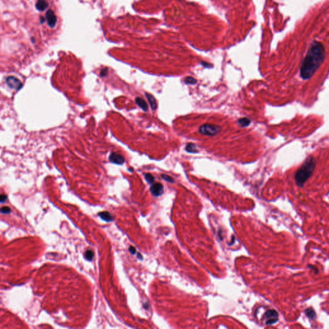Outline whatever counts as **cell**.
<instances>
[{
    "label": "cell",
    "instance_id": "1",
    "mask_svg": "<svg viewBox=\"0 0 329 329\" xmlns=\"http://www.w3.org/2000/svg\"><path fill=\"white\" fill-rule=\"evenodd\" d=\"M324 48L320 44H317L309 49L300 67V76L307 80L311 78L322 64L325 57Z\"/></svg>",
    "mask_w": 329,
    "mask_h": 329
},
{
    "label": "cell",
    "instance_id": "2",
    "mask_svg": "<svg viewBox=\"0 0 329 329\" xmlns=\"http://www.w3.org/2000/svg\"><path fill=\"white\" fill-rule=\"evenodd\" d=\"M316 166V161L313 157H309L295 174L296 185L302 187L305 182L311 176Z\"/></svg>",
    "mask_w": 329,
    "mask_h": 329
},
{
    "label": "cell",
    "instance_id": "3",
    "mask_svg": "<svg viewBox=\"0 0 329 329\" xmlns=\"http://www.w3.org/2000/svg\"><path fill=\"white\" fill-rule=\"evenodd\" d=\"M220 127L219 126L211 124H205L202 125L199 129V132L206 136H213L217 134L220 131Z\"/></svg>",
    "mask_w": 329,
    "mask_h": 329
},
{
    "label": "cell",
    "instance_id": "4",
    "mask_svg": "<svg viewBox=\"0 0 329 329\" xmlns=\"http://www.w3.org/2000/svg\"><path fill=\"white\" fill-rule=\"evenodd\" d=\"M265 317L268 320L265 322L267 325H273L278 321V313L275 310H269L265 313Z\"/></svg>",
    "mask_w": 329,
    "mask_h": 329
},
{
    "label": "cell",
    "instance_id": "5",
    "mask_svg": "<svg viewBox=\"0 0 329 329\" xmlns=\"http://www.w3.org/2000/svg\"><path fill=\"white\" fill-rule=\"evenodd\" d=\"M6 83L8 86L16 90H19L22 87L21 81L13 76H9L6 79Z\"/></svg>",
    "mask_w": 329,
    "mask_h": 329
},
{
    "label": "cell",
    "instance_id": "6",
    "mask_svg": "<svg viewBox=\"0 0 329 329\" xmlns=\"http://www.w3.org/2000/svg\"><path fill=\"white\" fill-rule=\"evenodd\" d=\"M46 19L48 22V25L53 28L55 26L57 22V17L55 14V13L51 9L49 10L46 13Z\"/></svg>",
    "mask_w": 329,
    "mask_h": 329
},
{
    "label": "cell",
    "instance_id": "7",
    "mask_svg": "<svg viewBox=\"0 0 329 329\" xmlns=\"http://www.w3.org/2000/svg\"><path fill=\"white\" fill-rule=\"evenodd\" d=\"M109 161L116 165H122L125 162L124 157L120 154L112 152L109 157Z\"/></svg>",
    "mask_w": 329,
    "mask_h": 329
},
{
    "label": "cell",
    "instance_id": "8",
    "mask_svg": "<svg viewBox=\"0 0 329 329\" xmlns=\"http://www.w3.org/2000/svg\"><path fill=\"white\" fill-rule=\"evenodd\" d=\"M151 192L154 196H160L163 192V187L160 183L153 184L151 187Z\"/></svg>",
    "mask_w": 329,
    "mask_h": 329
},
{
    "label": "cell",
    "instance_id": "9",
    "mask_svg": "<svg viewBox=\"0 0 329 329\" xmlns=\"http://www.w3.org/2000/svg\"><path fill=\"white\" fill-rule=\"evenodd\" d=\"M35 7L39 11H43L48 7V3L46 0H37Z\"/></svg>",
    "mask_w": 329,
    "mask_h": 329
},
{
    "label": "cell",
    "instance_id": "10",
    "mask_svg": "<svg viewBox=\"0 0 329 329\" xmlns=\"http://www.w3.org/2000/svg\"><path fill=\"white\" fill-rule=\"evenodd\" d=\"M145 95H146V97L147 98L148 102H149V103H150V106L152 108V109L156 110V108H157V103H156L155 98L153 97L152 94H151L149 93H145Z\"/></svg>",
    "mask_w": 329,
    "mask_h": 329
},
{
    "label": "cell",
    "instance_id": "11",
    "mask_svg": "<svg viewBox=\"0 0 329 329\" xmlns=\"http://www.w3.org/2000/svg\"><path fill=\"white\" fill-rule=\"evenodd\" d=\"M135 100H136V103H137V105L144 111H147L148 110L147 103L143 98L140 97H137L136 98V99H135Z\"/></svg>",
    "mask_w": 329,
    "mask_h": 329
},
{
    "label": "cell",
    "instance_id": "12",
    "mask_svg": "<svg viewBox=\"0 0 329 329\" xmlns=\"http://www.w3.org/2000/svg\"><path fill=\"white\" fill-rule=\"evenodd\" d=\"M98 216L102 219L107 222H110L113 220V218H112V215L110 214V213L107 212V211H102V212L98 213Z\"/></svg>",
    "mask_w": 329,
    "mask_h": 329
},
{
    "label": "cell",
    "instance_id": "13",
    "mask_svg": "<svg viewBox=\"0 0 329 329\" xmlns=\"http://www.w3.org/2000/svg\"><path fill=\"white\" fill-rule=\"evenodd\" d=\"M305 315L310 319H314L316 318V313L313 308H307L305 310Z\"/></svg>",
    "mask_w": 329,
    "mask_h": 329
},
{
    "label": "cell",
    "instance_id": "14",
    "mask_svg": "<svg viewBox=\"0 0 329 329\" xmlns=\"http://www.w3.org/2000/svg\"><path fill=\"white\" fill-rule=\"evenodd\" d=\"M185 149L188 152H191V153H196V152H197V150L196 149V145H194V144H193L192 143L187 144Z\"/></svg>",
    "mask_w": 329,
    "mask_h": 329
},
{
    "label": "cell",
    "instance_id": "15",
    "mask_svg": "<svg viewBox=\"0 0 329 329\" xmlns=\"http://www.w3.org/2000/svg\"><path fill=\"white\" fill-rule=\"evenodd\" d=\"M238 124H240L242 127H246L250 124V120L247 118H242L238 120Z\"/></svg>",
    "mask_w": 329,
    "mask_h": 329
},
{
    "label": "cell",
    "instance_id": "16",
    "mask_svg": "<svg viewBox=\"0 0 329 329\" xmlns=\"http://www.w3.org/2000/svg\"><path fill=\"white\" fill-rule=\"evenodd\" d=\"M85 258L86 259L88 260L89 261H91L93 260V256H94V253H93V251L92 250H87L86 251H85Z\"/></svg>",
    "mask_w": 329,
    "mask_h": 329
},
{
    "label": "cell",
    "instance_id": "17",
    "mask_svg": "<svg viewBox=\"0 0 329 329\" xmlns=\"http://www.w3.org/2000/svg\"><path fill=\"white\" fill-rule=\"evenodd\" d=\"M144 176H145L146 181L149 184H152V183H154V178L153 177V175L152 174H151L149 173L144 174Z\"/></svg>",
    "mask_w": 329,
    "mask_h": 329
},
{
    "label": "cell",
    "instance_id": "18",
    "mask_svg": "<svg viewBox=\"0 0 329 329\" xmlns=\"http://www.w3.org/2000/svg\"><path fill=\"white\" fill-rule=\"evenodd\" d=\"M184 82L187 84H195L197 82V80L192 76H188L184 79Z\"/></svg>",
    "mask_w": 329,
    "mask_h": 329
},
{
    "label": "cell",
    "instance_id": "19",
    "mask_svg": "<svg viewBox=\"0 0 329 329\" xmlns=\"http://www.w3.org/2000/svg\"><path fill=\"white\" fill-rule=\"evenodd\" d=\"M161 177H162V178H163V179H165V181H169L170 183H173L174 182L173 178H171L170 176H169V175H168L163 174V175H161Z\"/></svg>",
    "mask_w": 329,
    "mask_h": 329
},
{
    "label": "cell",
    "instance_id": "20",
    "mask_svg": "<svg viewBox=\"0 0 329 329\" xmlns=\"http://www.w3.org/2000/svg\"><path fill=\"white\" fill-rule=\"evenodd\" d=\"M1 212L2 214H8V213L10 212V209L8 207H7V206L2 207V208H1Z\"/></svg>",
    "mask_w": 329,
    "mask_h": 329
},
{
    "label": "cell",
    "instance_id": "21",
    "mask_svg": "<svg viewBox=\"0 0 329 329\" xmlns=\"http://www.w3.org/2000/svg\"><path fill=\"white\" fill-rule=\"evenodd\" d=\"M129 251L130 253L131 254H133V255L136 253V249H135V247H133V246H130L129 248Z\"/></svg>",
    "mask_w": 329,
    "mask_h": 329
},
{
    "label": "cell",
    "instance_id": "22",
    "mask_svg": "<svg viewBox=\"0 0 329 329\" xmlns=\"http://www.w3.org/2000/svg\"><path fill=\"white\" fill-rule=\"evenodd\" d=\"M7 199V196L6 195L4 194H1V197H0V201H1V202H3L5 201Z\"/></svg>",
    "mask_w": 329,
    "mask_h": 329
},
{
    "label": "cell",
    "instance_id": "23",
    "mask_svg": "<svg viewBox=\"0 0 329 329\" xmlns=\"http://www.w3.org/2000/svg\"><path fill=\"white\" fill-rule=\"evenodd\" d=\"M107 69H103V70H102L101 71H100V75L102 76H106L107 75Z\"/></svg>",
    "mask_w": 329,
    "mask_h": 329
},
{
    "label": "cell",
    "instance_id": "24",
    "mask_svg": "<svg viewBox=\"0 0 329 329\" xmlns=\"http://www.w3.org/2000/svg\"><path fill=\"white\" fill-rule=\"evenodd\" d=\"M44 21H45V19H44V18L43 17H42V16L40 17V23H44Z\"/></svg>",
    "mask_w": 329,
    "mask_h": 329
},
{
    "label": "cell",
    "instance_id": "25",
    "mask_svg": "<svg viewBox=\"0 0 329 329\" xmlns=\"http://www.w3.org/2000/svg\"><path fill=\"white\" fill-rule=\"evenodd\" d=\"M138 258L139 259H142V256L140 254H139V253H138Z\"/></svg>",
    "mask_w": 329,
    "mask_h": 329
}]
</instances>
